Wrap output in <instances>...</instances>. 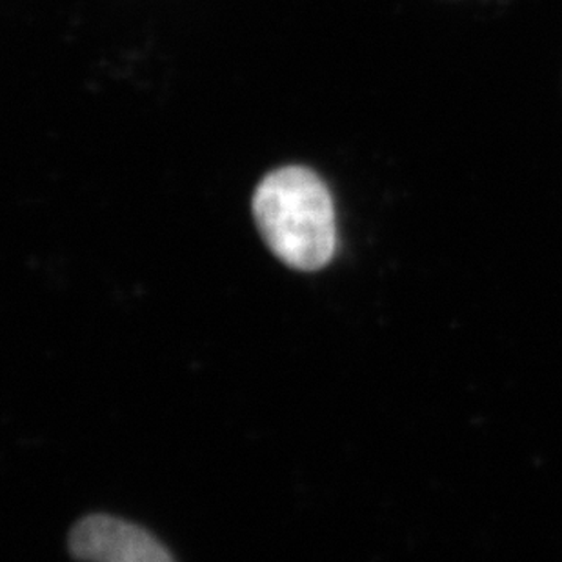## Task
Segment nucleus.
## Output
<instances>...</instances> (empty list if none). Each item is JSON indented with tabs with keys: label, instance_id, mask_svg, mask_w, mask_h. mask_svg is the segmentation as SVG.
<instances>
[{
	"label": "nucleus",
	"instance_id": "obj_2",
	"mask_svg": "<svg viewBox=\"0 0 562 562\" xmlns=\"http://www.w3.org/2000/svg\"><path fill=\"white\" fill-rule=\"evenodd\" d=\"M69 552L85 562H176L149 531L112 515H88L69 533Z\"/></svg>",
	"mask_w": 562,
	"mask_h": 562
},
{
	"label": "nucleus",
	"instance_id": "obj_1",
	"mask_svg": "<svg viewBox=\"0 0 562 562\" xmlns=\"http://www.w3.org/2000/svg\"><path fill=\"white\" fill-rule=\"evenodd\" d=\"M251 210L260 237L293 270H323L334 259V199L315 171L304 166L271 171L255 190Z\"/></svg>",
	"mask_w": 562,
	"mask_h": 562
}]
</instances>
